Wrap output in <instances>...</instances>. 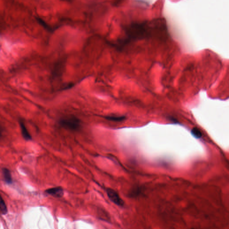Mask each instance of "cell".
<instances>
[{"instance_id":"1","label":"cell","mask_w":229,"mask_h":229,"mask_svg":"<svg viewBox=\"0 0 229 229\" xmlns=\"http://www.w3.org/2000/svg\"><path fill=\"white\" fill-rule=\"evenodd\" d=\"M59 124L61 127L66 129L77 131L81 127V121L74 115H67L60 119Z\"/></svg>"},{"instance_id":"2","label":"cell","mask_w":229,"mask_h":229,"mask_svg":"<svg viewBox=\"0 0 229 229\" xmlns=\"http://www.w3.org/2000/svg\"><path fill=\"white\" fill-rule=\"evenodd\" d=\"M64 59L59 60L54 64L51 75V82L55 83L61 81L65 68Z\"/></svg>"},{"instance_id":"3","label":"cell","mask_w":229,"mask_h":229,"mask_svg":"<svg viewBox=\"0 0 229 229\" xmlns=\"http://www.w3.org/2000/svg\"><path fill=\"white\" fill-rule=\"evenodd\" d=\"M107 193L109 199L114 204L119 206H123L124 202L116 191L112 189H108L107 190Z\"/></svg>"},{"instance_id":"4","label":"cell","mask_w":229,"mask_h":229,"mask_svg":"<svg viewBox=\"0 0 229 229\" xmlns=\"http://www.w3.org/2000/svg\"><path fill=\"white\" fill-rule=\"evenodd\" d=\"M46 192L48 194L56 197H62L63 194H64L63 189L62 188L60 187L48 189L46 191Z\"/></svg>"},{"instance_id":"5","label":"cell","mask_w":229,"mask_h":229,"mask_svg":"<svg viewBox=\"0 0 229 229\" xmlns=\"http://www.w3.org/2000/svg\"><path fill=\"white\" fill-rule=\"evenodd\" d=\"M19 124H20V129H21V135L22 137L26 141H31L32 140V137L30 135V133H29L28 130L26 128L24 122L21 120L19 121Z\"/></svg>"},{"instance_id":"6","label":"cell","mask_w":229,"mask_h":229,"mask_svg":"<svg viewBox=\"0 0 229 229\" xmlns=\"http://www.w3.org/2000/svg\"><path fill=\"white\" fill-rule=\"evenodd\" d=\"M2 172L5 182L9 185L12 184L13 180L10 171L8 168H3L2 169Z\"/></svg>"},{"instance_id":"7","label":"cell","mask_w":229,"mask_h":229,"mask_svg":"<svg viewBox=\"0 0 229 229\" xmlns=\"http://www.w3.org/2000/svg\"><path fill=\"white\" fill-rule=\"evenodd\" d=\"M36 19L37 21L39 22L40 24L44 28L46 29L47 30H49V31H53V29L48 24V23H46L42 18H40L39 17H36Z\"/></svg>"},{"instance_id":"8","label":"cell","mask_w":229,"mask_h":229,"mask_svg":"<svg viewBox=\"0 0 229 229\" xmlns=\"http://www.w3.org/2000/svg\"><path fill=\"white\" fill-rule=\"evenodd\" d=\"M106 119L113 121H121L124 120L125 117L124 116H107Z\"/></svg>"},{"instance_id":"9","label":"cell","mask_w":229,"mask_h":229,"mask_svg":"<svg viewBox=\"0 0 229 229\" xmlns=\"http://www.w3.org/2000/svg\"><path fill=\"white\" fill-rule=\"evenodd\" d=\"M1 210L2 214H5L7 213V205L5 201L3 200L2 198H1Z\"/></svg>"},{"instance_id":"10","label":"cell","mask_w":229,"mask_h":229,"mask_svg":"<svg viewBox=\"0 0 229 229\" xmlns=\"http://www.w3.org/2000/svg\"><path fill=\"white\" fill-rule=\"evenodd\" d=\"M192 133L194 136L197 138H199L201 136V133L197 129H194L192 130Z\"/></svg>"},{"instance_id":"11","label":"cell","mask_w":229,"mask_h":229,"mask_svg":"<svg viewBox=\"0 0 229 229\" xmlns=\"http://www.w3.org/2000/svg\"></svg>"}]
</instances>
